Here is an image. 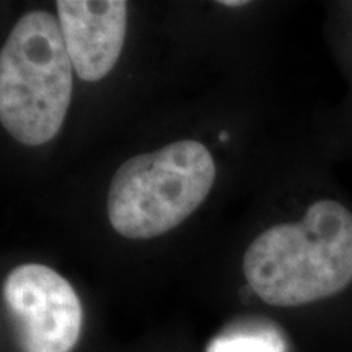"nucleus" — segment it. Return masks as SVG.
Wrapping results in <instances>:
<instances>
[{
    "mask_svg": "<svg viewBox=\"0 0 352 352\" xmlns=\"http://www.w3.org/2000/svg\"><path fill=\"white\" fill-rule=\"evenodd\" d=\"M3 302L23 352H70L82 333L80 298L44 264L16 266L3 283Z\"/></svg>",
    "mask_w": 352,
    "mask_h": 352,
    "instance_id": "20e7f679",
    "label": "nucleus"
},
{
    "mask_svg": "<svg viewBox=\"0 0 352 352\" xmlns=\"http://www.w3.org/2000/svg\"><path fill=\"white\" fill-rule=\"evenodd\" d=\"M220 6H226V7H241L245 6L246 2H243V0H223V2H219Z\"/></svg>",
    "mask_w": 352,
    "mask_h": 352,
    "instance_id": "0eeeda50",
    "label": "nucleus"
},
{
    "mask_svg": "<svg viewBox=\"0 0 352 352\" xmlns=\"http://www.w3.org/2000/svg\"><path fill=\"white\" fill-rule=\"evenodd\" d=\"M243 274L253 292L274 307L336 296L352 283V212L321 199L298 222L267 228L246 250Z\"/></svg>",
    "mask_w": 352,
    "mask_h": 352,
    "instance_id": "f257e3e1",
    "label": "nucleus"
},
{
    "mask_svg": "<svg viewBox=\"0 0 352 352\" xmlns=\"http://www.w3.org/2000/svg\"><path fill=\"white\" fill-rule=\"evenodd\" d=\"M57 20L77 76L85 82L107 77L124 46L127 2L59 0Z\"/></svg>",
    "mask_w": 352,
    "mask_h": 352,
    "instance_id": "39448f33",
    "label": "nucleus"
},
{
    "mask_svg": "<svg viewBox=\"0 0 352 352\" xmlns=\"http://www.w3.org/2000/svg\"><path fill=\"white\" fill-rule=\"evenodd\" d=\"M214 182V158L197 140L140 153L126 160L109 183V223L126 239H155L195 212Z\"/></svg>",
    "mask_w": 352,
    "mask_h": 352,
    "instance_id": "7ed1b4c3",
    "label": "nucleus"
},
{
    "mask_svg": "<svg viewBox=\"0 0 352 352\" xmlns=\"http://www.w3.org/2000/svg\"><path fill=\"white\" fill-rule=\"evenodd\" d=\"M72 69L59 20L50 12L20 16L0 52V121L20 144L56 138L72 100Z\"/></svg>",
    "mask_w": 352,
    "mask_h": 352,
    "instance_id": "f03ea898",
    "label": "nucleus"
},
{
    "mask_svg": "<svg viewBox=\"0 0 352 352\" xmlns=\"http://www.w3.org/2000/svg\"><path fill=\"white\" fill-rule=\"evenodd\" d=\"M208 352H284V342L272 331L233 333L214 340Z\"/></svg>",
    "mask_w": 352,
    "mask_h": 352,
    "instance_id": "423d86ee",
    "label": "nucleus"
}]
</instances>
